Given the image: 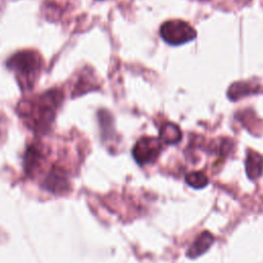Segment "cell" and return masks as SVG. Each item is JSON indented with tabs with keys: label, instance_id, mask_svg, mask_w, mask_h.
Returning a JSON list of instances; mask_svg holds the SVG:
<instances>
[{
	"label": "cell",
	"instance_id": "obj_5",
	"mask_svg": "<svg viewBox=\"0 0 263 263\" xmlns=\"http://www.w3.org/2000/svg\"><path fill=\"white\" fill-rule=\"evenodd\" d=\"M45 160V151L41 144L34 143L30 145L24 156V166L28 174H34L37 172Z\"/></svg>",
	"mask_w": 263,
	"mask_h": 263
},
{
	"label": "cell",
	"instance_id": "obj_3",
	"mask_svg": "<svg viewBox=\"0 0 263 263\" xmlns=\"http://www.w3.org/2000/svg\"><path fill=\"white\" fill-rule=\"evenodd\" d=\"M160 36L170 45H181L196 37L195 29L185 21L171 20L164 22L159 30Z\"/></svg>",
	"mask_w": 263,
	"mask_h": 263
},
{
	"label": "cell",
	"instance_id": "obj_7",
	"mask_svg": "<svg viewBox=\"0 0 263 263\" xmlns=\"http://www.w3.org/2000/svg\"><path fill=\"white\" fill-rule=\"evenodd\" d=\"M263 171V158L262 156L255 152L249 151L246 158V172L251 180L258 179Z\"/></svg>",
	"mask_w": 263,
	"mask_h": 263
},
{
	"label": "cell",
	"instance_id": "obj_4",
	"mask_svg": "<svg viewBox=\"0 0 263 263\" xmlns=\"http://www.w3.org/2000/svg\"><path fill=\"white\" fill-rule=\"evenodd\" d=\"M161 141L155 137L139 139L133 148V157L138 164L144 165L154 162L161 151Z\"/></svg>",
	"mask_w": 263,
	"mask_h": 263
},
{
	"label": "cell",
	"instance_id": "obj_8",
	"mask_svg": "<svg viewBox=\"0 0 263 263\" xmlns=\"http://www.w3.org/2000/svg\"><path fill=\"white\" fill-rule=\"evenodd\" d=\"M182 138V133L178 125L174 123H165L162 125L159 132V140L161 143L174 145L180 142Z\"/></svg>",
	"mask_w": 263,
	"mask_h": 263
},
{
	"label": "cell",
	"instance_id": "obj_1",
	"mask_svg": "<svg viewBox=\"0 0 263 263\" xmlns=\"http://www.w3.org/2000/svg\"><path fill=\"white\" fill-rule=\"evenodd\" d=\"M62 101L61 90H47L36 98L22 101L18 104L17 112L31 129L39 133L46 132L50 127Z\"/></svg>",
	"mask_w": 263,
	"mask_h": 263
},
{
	"label": "cell",
	"instance_id": "obj_10",
	"mask_svg": "<svg viewBox=\"0 0 263 263\" xmlns=\"http://www.w3.org/2000/svg\"><path fill=\"white\" fill-rule=\"evenodd\" d=\"M252 90V85H250L247 82H236L233 83L229 89H228V97L231 100H237L243 96H247L251 93Z\"/></svg>",
	"mask_w": 263,
	"mask_h": 263
},
{
	"label": "cell",
	"instance_id": "obj_9",
	"mask_svg": "<svg viewBox=\"0 0 263 263\" xmlns=\"http://www.w3.org/2000/svg\"><path fill=\"white\" fill-rule=\"evenodd\" d=\"M186 183L195 189H201L209 184L206 175L202 172H190L185 176Z\"/></svg>",
	"mask_w": 263,
	"mask_h": 263
},
{
	"label": "cell",
	"instance_id": "obj_2",
	"mask_svg": "<svg viewBox=\"0 0 263 263\" xmlns=\"http://www.w3.org/2000/svg\"><path fill=\"white\" fill-rule=\"evenodd\" d=\"M7 66L16 72L17 77L24 80L25 86L31 85L41 67V58L32 50H23L13 54L7 62Z\"/></svg>",
	"mask_w": 263,
	"mask_h": 263
},
{
	"label": "cell",
	"instance_id": "obj_6",
	"mask_svg": "<svg viewBox=\"0 0 263 263\" xmlns=\"http://www.w3.org/2000/svg\"><path fill=\"white\" fill-rule=\"evenodd\" d=\"M215 238L214 235L209 231L201 232L196 239L193 241V243L190 246V248L187 251V256L189 258H196L205 253L210 247L213 245Z\"/></svg>",
	"mask_w": 263,
	"mask_h": 263
}]
</instances>
